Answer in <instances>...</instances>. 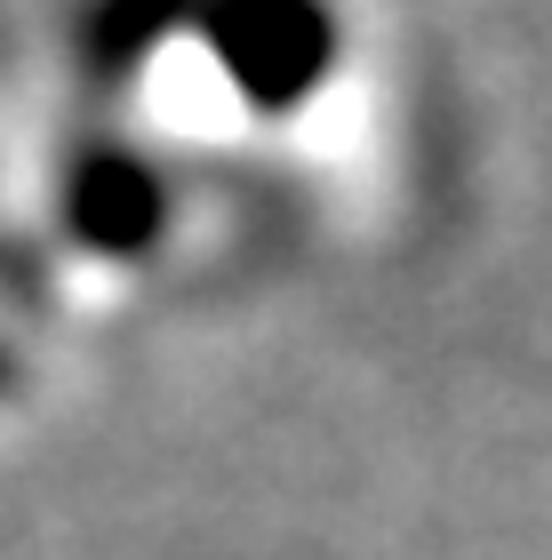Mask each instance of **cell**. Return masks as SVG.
Masks as SVG:
<instances>
[{"instance_id": "cell-1", "label": "cell", "mask_w": 552, "mask_h": 560, "mask_svg": "<svg viewBox=\"0 0 552 560\" xmlns=\"http://www.w3.org/2000/svg\"><path fill=\"white\" fill-rule=\"evenodd\" d=\"M209 40L257 105H289L329 72V9L320 0H216Z\"/></svg>"}, {"instance_id": "cell-2", "label": "cell", "mask_w": 552, "mask_h": 560, "mask_svg": "<svg viewBox=\"0 0 552 560\" xmlns=\"http://www.w3.org/2000/svg\"><path fill=\"white\" fill-rule=\"evenodd\" d=\"M185 16H192V0H105V9L89 16V48H96L105 72H129L144 48L161 33H177Z\"/></svg>"}]
</instances>
